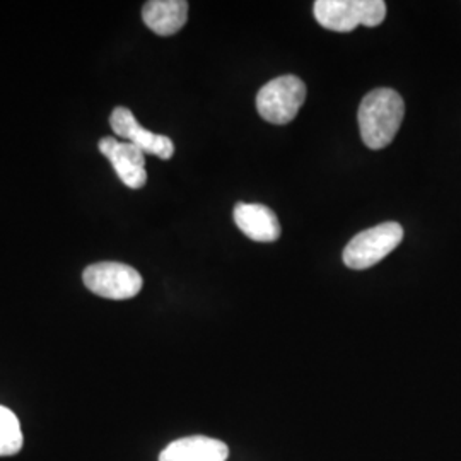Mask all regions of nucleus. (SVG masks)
<instances>
[{
	"mask_svg": "<svg viewBox=\"0 0 461 461\" xmlns=\"http://www.w3.org/2000/svg\"><path fill=\"white\" fill-rule=\"evenodd\" d=\"M84 285L96 296L132 299L142 289V277L131 265L101 262L89 265L83 274Z\"/></svg>",
	"mask_w": 461,
	"mask_h": 461,
	"instance_id": "obj_5",
	"label": "nucleus"
},
{
	"mask_svg": "<svg viewBox=\"0 0 461 461\" xmlns=\"http://www.w3.org/2000/svg\"><path fill=\"white\" fill-rule=\"evenodd\" d=\"M234 222L240 230L253 241L272 243L280 236L279 219L264 203L241 202L234 207Z\"/></svg>",
	"mask_w": 461,
	"mask_h": 461,
	"instance_id": "obj_8",
	"label": "nucleus"
},
{
	"mask_svg": "<svg viewBox=\"0 0 461 461\" xmlns=\"http://www.w3.org/2000/svg\"><path fill=\"white\" fill-rule=\"evenodd\" d=\"M314 17L325 30L348 33L361 24L379 26L386 17V4L383 0H316Z\"/></svg>",
	"mask_w": 461,
	"mask_h": 461,
	"instance_id": "obj_2",
	"label": "nucleus"
},
{
	"mask_svg": "<svg viewBox=\"0 0 461 461\" xmlns=\"http://www.w3.org/2000/svg\"><path fill=\"white\" fill-rule=\"evenodd\" d=\"M110 125L113 132L125 139V142H131L140 149L144 154L158 156L159 159H169L175 152V144L169 137L152 133L144 129L132 112L125 106H118L110 116Z\"/></svg>",
	"mask_w": 461,
	"mask_h": 461,
	"instance_id": "obj_6",
	"label": "nucleus"
},
{
	"mask_svg": "<svg viewBox=\"0 0 461 461\" xmlns=\"http://www.w3.org/2000/svg\"><path fill=\"white\" fill-rule=\"evenodd\" d=\"M403 240V228L398 222H384L354 236L342 258L352 270H366L386 258Z\"/></svg>",
	"mask_w": 461,
	"mask_h": 461,
	"instance_id": "obj_3",
	"label": "nucleus"
},
{
	"mask_svg": "<svg viewBox=\"0 0 461 461\" xmlns=\"http://www.w3.org/2000/svg\"><path fill=\"white\" fill-rule=\"evenodd\" d=\"M230 449L207 436H190L166 446L159 461H226Z\"/></svg>",
	"mask_w": 461,
	"mask_h": 461,
	"instance_id": "obj_9",
	"label": "nucleus"
},
{
	"mask_svg": "<svg viewBox=\"0 0 461 461\" xmlns=\"http://www.w3.org/2000/svg\"><path fill=\"white\" fill-rule=\"evenodd\" d=\"M142 17L149 30L159 36L178 33L188 19V2L185 0H150Z\"/></svg>",
	"mask_w": 461,
	"mask_h": 461,
	"instance_id": "obj_10",
	"label": "nucleus"
},
{
	"mask_svg": "<svg viewBox=\"0 0 461 461\" xmlns=\"http://www.w3.org/2000/svg\"><path fill=\"white\" fill-rule=\"evenodd\" d=\"M405 116L403 98L390 87H379L366 95L359 106V129L369 149L386 148L393 142Z\"/></svg>",
	"mask_w": 461,
	"mask_h": 461,
	"instance_id": "obj_1",
	"label": "nucleus"
},
{
	"mask_svg": "<svg viewBox=\"0 0 461 461\" xmlns=\"http://www.w3.org/2000/svg\"><path fill=\"white\" fill-rule=\"evenodd\" d=\"M23 447V432L13 411L0 407V456H13Z\"/></svg>",
	"mask_w": 461,
	"mask_h": 461,
	"instance_id": "obj_11",
	"label": "nucleus"
},
{
	"mask_svg": "<svg viewBox=\"0 0 461 461\" xmlns=\"http://www.w3.org/2000/svg\"><path fill=\"white\" fill-rule=\"evenodd\" d=\"M99 150L115 167L118 178L132 190L142 188L148 182L146 154L131 142H120L113 137H104L98 144Z\"/></svg>",
	"mask_w": 461,
	"mask_h": 461,
	"instance_id": "obj_7",
	"label": "nucleus"
},
{
	"mask_svg": "<svg viewBox=\"0 0 461 461\" xmlns=\"http://www.w3.org/2000/svg\"><path fill=\"white\" fill-rule=\"evenodd\" d=\"M306 99V86L296 76H280L257 95V110L268 123L285 125L296 118Z\"/></svg>",
	"mask_w": 461,
	"mask_h": 461,
	"instance_id": "obj_4",
	"label": "nucleus"
}]
</instances>
